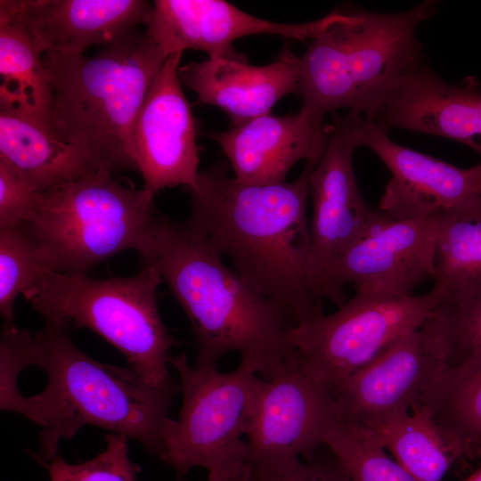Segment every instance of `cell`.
I'll return each instance as SVG.
<instances>
[{
    "instance_id": "cell-7",
    "label": "cell",
    "mask_w": 481,
    "mask_h": 481,
    "mask_svg": "<svg viewBox=\"0 0 481 481\" xmlns=\"http://www.w3.org/2000/svg\"><path fill=\"white\" fill-rule=\"evenodd\" d=\"M161 281L159 273L147 265L135 275L110 279L47 272L23 296L45 321L99 334L143 380L163 387L175 381L168 364L176 340L159 311Z\"/></svg>"
},
{
    "instance_id": "cell-11",
    "label": "cell",
    "mask_w": 481,
    "mask_h": 481,
    "mask_svg": "<svg viewBox=\"0 0 481 481\" xmlns=\"http://www.w3.org/2000/svg\"><path fill=\"white\" fill-rule=\"evenodd\" d=\"M338 420L330 387L294 355L269 379H262L246 433L250 469L309 457Z\"/></svg>"
},
{
    "instance_id": "cell-25",
    "label": "cell",
    "mask_w": 481,
    "mask_h": 481,
    "mask_svg": "<svg viewBox=\"0 0 481 481\" xmlns=\"http://www.w3.org/2000/svg\"><path fill=\"white\" fill-rule=\"evenodd\" d=\"M366 428L417 481H441L460 459L428 409L420 404Z\"/></svg>"
},
{
    "instance_id": "cell-5",
    "label": "cell",
    "mask_w": 481,
    "mask_h": 481,
    "mask_svg": "<svg viewBox=\"0 0 481 481\" xmlns=\"http://www.w3.org/2000/svg\"><path fill=\"white\" fill-rule=\"evenodd\" d=\"M436 5L425 1L398 13L344 12L298 57L295 94L301 99L300 110L320 124L327 113L343 108L373 120L423 62L417 29Z\"/></svg>"
},
{
    "instance_id": "cell-24",
    "label": "cell",
    "mask_w": 481,
    "mask_h": 481,
    "mask_svg": "<svg viewBox=\"0 0 481 481\" xmlns=\"http://www.w3.org/2000/svg\"><path fill=\"white\" fill-rule=\"evenodd\" d=\"M438 215L433 287L457 303L481 292V194Z\"/></svg>"
},
{
    "instance_id": "cell-34",
    "label": "cell",
    "mask_w": 481,
    "mask_h": 481,
    "mask_svg": "<svg viewBox=\"0 0 481 481\" xmlns=\"http://www.w3.org/2000/svg\"><path fill=\"white\" fill-rule=\"evenodd\" d=\"M464 481H481V468L476 470Z\"/></svg>"
},
{
    "instance_id": "cell-32",
    "label": "cell",
    "mask_w": 481,
    "mask_h": 481,
    "mask_svg": "<svg viewBox=\"0 0 481 481\" xmlns=\"http://www.w3.org/2000/svg\"><path fill=\"white\" fill-rule=\"evenodd\" d=\"M37 193L20 173L0 157V228L23 224Z\"/></svg>"
},
{
    "instance_id": "cell-23",
    "label": "cell",
    "mask_w": 481,
    "mask_h": 481,
    "mask_svg": "<svg viewBox=\"0 0 481 481\" xmlns=\"http://www.w3.org/2000/svg\"><path fill=\"white\" fill-rule=\"evenodd\" d=\"M43 54L16 0H1L0 103L20 107L51 126L52 90Z\"/></svg>"
},
{
    "instance_id": "cell-26",
    "label": "cell",
    "mask_w": 481,
    "mask_h": 481,
    "mask_svg": "<svg viewBox=\"0 0 481 481\" xmlns=\"http://www.w3.org/2000/svg\"><path fill=\"white\" fill-rule=\"evenodd\" d=\"M324 444L343 465L352 481H417L387 455L364 427L337 420L329 430Z\"/></svg>"
},
{
    "instance_id": "cell-1",
    "label": "cell",
    "mask_w": 481,
    "mask_h": 481,
    "mask_svg": "<svg viewBox=\"0 0 481 481\" xmlns=\"http://www.w3.org/2000/svg\"><path fill=\"white\" fill-rule=\"evenodd\" d=\"M314 165L306 162L294 181L256 185L239 182L218 163L200 172L188 189L187 220L293 326L322 314L308 274L307 203Z\"/></svg>"
},
{
    "instance_id": "cell-10",
    "label": "cell",
    "mask_w": 481,
    "mask_h": 481,
    "mask_svg": "<svg viewBox=\"0 0 481 481\" xmlns=\"http://www.w3.org/2000/svg\"><path fill=\"white\" fill-rule=\"evenodd\" d=\"M440 216L397 220L371 209L357 239L331 264L322 281V298L340 306L344 286L357 292L407 297L436 273Z\"/></svg>"
},
{
    "instance_id": "cell-29",
    "label": "cell",
    "mask_w": 481,
    "mask_h": 481,
    "mask_svg": "<svg viewBox=\"0 0 481 481\" xmlns=\"http://www.w3.org/2000/svg\"><path fill=\"white\" fill-rule=\"evenodd\" d=\"M105 441L104 451L85 462L71 464L58 454L49 461H38L51 481H137L141 468L129 458L128 437L110 433Z\"/></svg>"
},
{
    "instance_id": "cell-33",
    "label": "cell",
    "mask_w": 481,
    "mask_h": 481,
    "mask_svg": "<svg viewBox=\"0 0 481 481\" xmlns=\"http://www.w3.org/2000/svg\"><path fill=\"white\" fill-rule=\"evenodd\" d=\"M248 473L249 466L247 465L244 469L229 475H208V481H246Z\"/></svg>"
},
{
    "instance_id": "cell-2",
    "label": "cell",
    "mask_w": 481,
    "mask_h": 481,
    "mask_svg": "<svg viewBox=\"0 0 481 481\" xmlns=\"http://www.w3.org/2000/svg\"><path fill=\"white\" fill-rule=\"evenodd\" d=\"M154 267L187 314L196 344L197 368H217L231 352L264 379H271L294 350L293 326L273 301L256 292L227 267L223 257L188 220L160 215L138 253Z\"/></svg>"
},
{
    "instance_id": "cell-18",
    "label": "cell",
    "mask_w": 481,
    "mask_h": 481,
    "mask_svg": "<svg viewBox=\"0 0 481 481\" xmlns=\"http://www.w3.org/2000/svg\"><path fill=\"white\" fill-rule=\"evenodd\" d=\"M391 128L458 141L481 156V91L443 80L424 62L415 68L372 120Z\"/></svg>"
},
{
    "instance_id": "cell-14",
    "label": "cell",
    "mask_w": 481,
    "mask_h": 481,
    "mask_svg": "<svg viewBox=\"0 0 481 481\" xmlns=\"http://www.w3.org/2000/svg\"><path fill=\"white\" fill-rule=\"evenodd\" d=\"M182 53L167 56L133 126L135 167L153 195L167 187L193 188L200 175L195 122L178 75Z\"/></svg>"
},
{
    "instance_id": "cell-3",
    "label": "cell",
    "mask_w": 481,
    "mask_h": 481,
    "mask_svg": "<svg viewBox=\"0 0 481 481\" xmlns=\"http://www.w3.org/2000/svg\"><path fill=\"white\" fill-rule=\"evenodd\" d=\"M32 365L47 375L44 390L21 395L10 412L41 427L40 458L57 455L61 440L86 425L135 439L161 458V431L180 384L151 386L133 369L100 363L72 341L69 327L45 321L35 335Z\"/></svg>"
},
{
    "instance_id": "cell-27",
    "label": "cell",
    "mask_w": 481,
    "mask_h": 481,
    "mask_svg": "<svg viewBox=\"0 0 481 481\" xmlns=\"http://www.w3.org/2000/svg\"><path fill=\"white\" fill-rule=\"evenodd\" d=\"M50 272L37 244L22 224L0 228V313L13 323L17 297Z\"/></svg>"
},
{
    "instance_id": "cell-6",
    "label": "cell",
    "mask_w": 481,
    "mask_h": 481,
    "mask_svg": "<svg viewBox=\"0 0 481 481\" xmlns=\"http://www.w3.org/2000/svg\"><path fill=\"white\" fill-rule=\"evenodd\" d=\"M154 196L97 171L37 192L22 224L50 272L87 274L119 252L143 250L160 216Z\"/></svg>"
},
{
    "instance_id": "cell-19",
    "label": "cell",
    "mask_w": 481,
    "mask_h": 481,
    "mask_svg": "<svg viewBox=\"0 0 481 481\" xmlns=\"http://www.w3.org/2000/svg\"><path fill=\"white\" fill-rule=\"evenodd\" d=\"M298 57L284 49L263 66L240 58L208 57L179 67L182 86L192 90L198 102L222 109L231 126L270 113L276 102L295 93Z\"/></svg>"
},
{
    "instance_id": "cell-22",
    "label": "cell",
    "mask_w": 481,
    "mask_h": 481,
    "mask_svg": "<svg viewBox=\"0 0 481 481\" xmlns=\"http://www.w3.org/2000/svg\"><path fill=\"white\" fill-rule=\"evenodd\" d=\"M420 405L460 459L481 457V351L446 365L424 395Z\"/></svg>"
},
{
    "instance_id": "cell-8",
    "label": "cell",
    "mask_w": 481,
    "mask_h": 481,
    "mask_svg": "<svg viewBox=\"0 0 481 481\" xmlns=\"http://www.w3.org/2000/svg\"><path fill=\"white\" fill-rule=\"evenodd\" d=\"M180 379L183 402L177 420L167 418L162 427L160 460L179 479L193 467L208 475L237 472L248 464L244 439L262 381L249 365L240 363L230 372L197 368L187 355L172 356Z\"/></svg>"
},
{
    "instance_id": "cell-28",
    "label": "cell",
    "mask_w": 481,
    "mask_h": 481,
    "mask_svg": "<svg viewBox=\"0 0 481 481\" xmlns=\"http://www.w3.org/2000/svg\"><path fill=\"white\" fill-rule=\"evenodd\" d=\"M425 324L439 340L447 365L481 351V292L457 303H443Z\"/></svg>"
},
{
    "instance_id": "cell-16",
    "label": "cell",
    "mask_w": 481,
    "mask_h": 481,
    "mask_svg": "<svg viewBox=\"0 0 481 481\" xmlns=\"http://www.w3.org/2000/svg\"><path fill=\"white\" fill-rule=\"evenodd\" d=\"M359 140L392 174L378 208L392 218H428L481 194V162L461 168L411 150L363 118Z\"/></svg>"
},
{
    "instance_id": "cell-15",
    "label": "cell",
    "mask_w": 481,
    "mask_h": 481,
    "mask_svg": "<svg viewBox=\"0 0 481 481\" xmlns=\"http://www.w3.org/2000/svg\"><path fill=\"white\" fill-rule=\"evenodd\" d=\"M333 11L314 21L286 24L252 16L222 0H156L145 34L167 55L186 49L208 57L240 58L232 43L246 36L271 34L288 39H312L342 18Z\"/></svg>"
},
{
    "instance_id": "cell-31",
    "label": "cell",
    "mask_w": 481,
    "mask_h": 481,
    "mask_svg": "<svg viewBox=\"0 0 481 481\" xmlns=\"http://www.w3.org/2000/svg\"><path fill=\"white\" fill-rule=\"evenodd\" d=\"M246 481H352L338 460L321 456L310 461L299 460L278 467L250 469Z\"/></svg>"
},
{
    "instance_id": "cell-21",
    "label": "cell",
    "mask_w": 481,
    "mask_h": 481,
    "mask_svg": "<svg viewBox=\"0 0 481 481\" xmlns=\"http://www.w3.org/2000/svg\"><path fill=\"white\" fill-rule=\"evenodd\" d=\"M0 157L37 192L97 172L45 122L20 107L1 103Z\"/></svg>"
},
{
    "instance_id": "cell-17",
    "label": "cell",
    "mask_w": 481,
    "mask_h": 481,
    "mask_svg": "<svg viewBox=\"0 0 481 481\" xmlns=\"http://www.w3.org/2000/svg\"><path fill=\"white\" fill-rule=\"evenodd\" d=\"M330 126L298 114L257 117L209 136L222 149L239 182L267 185L286 181L291 167L301 160L317 164L330 138Z\"/></svg>"
},
{
    "instance_id": "cell-9",
    "label": "cell",
    "mask_w": 481,
    "mask_h": 481,
    "mask_svg": "<svg viewBox=\"0 0 481 481\" xmlns=\"http://www.w3.org/2000/svg\"><path fill=\"white\" fill-rule=\"evenodd\" d=\"M444 302L434 287L407 297L356 291L335 313L292 326L289 342L300 364L332 389L397 338L420 328Z\"/></svg>"
},
{
    "instance_id": "cell-13",
    "label": "cell",
    "mask_w": 481,
    "mask_h": 481,
    "mask_svg": "<svg viewBox=\"0 0 481 481\" xmlns=\"http://www.w3.org/2000/svg\"><path fill=\"white\" fill-rule=\"evenodd\" d=\"M362 119L352 111L333 116L328 147L310 175L313 215L308 274L321 301L328 269L361 234L371 210L361 194L353 167L354 151L361 147Z\"/></svg>"
},
{
    "instance_id": "cell-20",
    "label": "cell",
    "mask_w": 481,
    "mask_h": 481,
    "mask_svg": "<svg viewBox=\"0 0 481 481\" xmlns=\"http://www.w3.org/2000/svg\"><path fill=\"white\" fill-rule=\"evenodd\" d=\"M29 33L41 51L83 53L109 45L139 24L153 10L143 0H16Z\"/></svg>"
},
{
    "instance_id": "cell-12",
    "label": "cell",
    "mask_w": 481,
    "mask_h": 481,
    "mask_svg": "<svg viewBox=\"0 0 481 481\" xmlns=\"http://www.w3.org/2000/svg\"><path fill=\"white\" fill-rule=\"evenodd\" d=\"M446 365L440 342L424 323L332 387L338 420L371 428L409 412Z\"/></svg>"
},
{
    "instance_id": "cell-30",
    "label": "cell",
    "mask_w": 481,
    "mask_h": 481,
    "mask_svg": "<svg viewBox=\"0 0 481 481\" xmlns=\"http://www.w3.org/2000/svg\"><path fill=\"white\" fill-rule=\"evenodd\" d=\"M35 336L14 323L4 322L0 339V408L8 411L21 395L18 387L20 371L32 365Z\"/></svg>"
},
{
    "instance_id": "cell-4",
    "label": "cell",
    "mask_w": 481,
    "mask_h": 481,
    "mask_svg": "<svg viewBox=\"0 0 481 481\" xmlns=\"http://www.w3.org/2000/svg\"><path fill=\"white\" fill-rule=\"evenodd\" d=\"M167 58L135 29L92 56L45 53L52 128L95 171L136 169L134 123Z\"/></svg>"
}]
</instances>
